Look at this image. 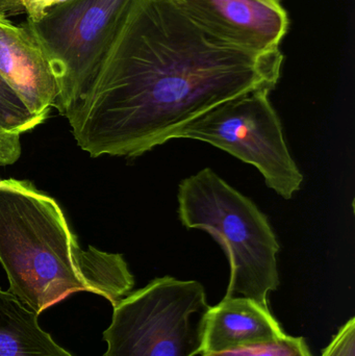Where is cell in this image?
Listing matches in <instances>:
<instances>
[{"label": "cell", "mask_w": 355, "mask_h": 356, "mask_svg": "<svg viewBox=\"0 0 355 356\" xmlns=\"http://www.w3.org/2000/svg\"><path fill=\"white\" fill-rule=\"evenodd\" d=\"M283 58L281 49L254 52L221 43L172 0H135L67 119L91 158H138L219 104L273 91Z\"/></svg>", "instance_id": "1"}, {"label": "cell", "mask_w": 355, "mask_h": 356, "mask_svg": "<svg viewBox=\"0 0 355 356\" xmlns=\"http://www.w3.org/2000/svg\"><path fill=\"white\" fill-rule=\"evenodd\" d=\"M0 265L8 292L38 316L79 292L114 307L135 286L122 255L81 248L58 203L27 180H0Z\"/></svg>", "instance_id": "2"}, {"label": "cell", "mask_w": 355, "mask_h": 356, "mask_svg": "<svg viewBox=\"0 0 355 356\" xmlns=\"http://www.w3.org/2000/svg\"><path fill=\"white\" fill-rule=\"evenodd\" d=\"M179 215L188 229L208 232L226 253L231 277L225 297L242 295L268 307L279 286V241L268 218L212 169L179 184Z\"/></svg>", "instance_id": "3"}, {"label": "cell", "mask_w": 355, "mask_h": 356, "mask_svg": "<svg viewBox=\"0 0 355 356\" xmlns=\"http://www.w3.org/2000/svg\"><path fill=\"white\" fill-rule=\"evenodd\" d=\"M113 307L104 356H196L204 351L210 305L196 280L156 278Z\"/></svg>", "instance_id": "4"}, {"label": "cell", "mask_w": 355, "mask_h": 356, "mask_svg": "<svg viewBox=\"0 0 355 356\" xmlns=\"http://www.w3.org/2000/svg\"><path fill=\"white\" fill-rule=\"evenodd\" d=\"M135 0H68L27 25L58 83L53 108L68 117L93 83Z\"/></svg>", "instance_id": "5"}, {"label": "cell", "mask_w": 355, "mask_h": 356, "mask_svg": "<svg viewBox=\"0 0 355 356\" xmlns=\"http://www.w3.org/2000/svg\"><path fill=\"white\" fill-rule=\"evenodd\" d=\"M269 94L258 90L219 104L185 125L174 139L206 142L252 165L267 186L289 200L302 188L304 175L290 154Z\"/></svg>", "instance_id": "6"}, {"label": "cell", "mask_w": 355, "mask_h": 356, "mask_svg": "<svg viewBox=\"0 0 355 356\" xmlns=\"http://www.w3.org/2000/svg\"><path fill=\"white\" fill-rule=\"evenodd\" d=\"M202 31L248 51L281 49L290 27L281 0H172Z\"/></svg>", "instance_id": "7"}, {"label": "cell", "mask_w": 355, "mask_h": 356, "mask_svg": "<svg viewBox=\"0 0 355 356\" xmlns=\"http://www.w3.org/2000/svg\"><path fill=\"white\" fill-rule=\"evenodd\" d=\"M0 77L33 114L48 117L58 95L53 67L27 23L0 10Z\"/></svg>", "instance_id": "8"}, {"label": "cell", "mask_w": 355, "mask_h": 356, "mask_svg": "<svg viewBox=\"0 0 355 356\" xmlns=\"http://www.w3.org/2000/svg\"><path fill=\"white\" fill-rule=\"evenodd\" d=\"M286 336L269 309L246 297H224L206 315L204 353H219L240 345Z\"/></svg>", "instance_id": "9"}, {"label": "cell", "mask_w": 355, "mask_h": 356, "mask_svg": "<svg viewBox=\"0 0 355 356\" xmlns=\"http://www.w3.org/2000/svg\"><path fill=\"white\" fill-rule=\"evenodd\" d=\"M0 356H73L42 330L35 312L0 289Z\"/></svg>", "instance_id": "10"}, {"label": "cell", "mask_w": 355, "mask_h": 356, "mask_svg": "<svg viewBox=\"0 0 355 356\" xmlns=\"http://www.w3.org/2000/svg\"><path fill=\"white\" fill-rule=\"evenodd\" d=\"M47 117L33 114L24 102L0 77V127L10 133L21 134L33 131Z\"/></svg>", "instance_id": "11"}, {"label": "cell", "mask_w": 355, "mask_h": 356, "mask_svg": "<svg viewBox=\"0 0 355 356\" xmlns=\"http://www.w3.org/2000/svg\"><path fill=\"white\" fill-rule=\"evenodd\" d=\"M201 356H314L302 337L286 334L283 338L240 345L219 353H204Z\"/></svg>", "instance_id": "12"}, {"label": "cell", "mask_w": 355, "mask_h": 356, "mask_svg": "<svg viewBox=\"0 0 355 356\" xmlns=\"http://www.w3.org/2000/svg\"><path fill=\"white\" fill-rule=\"evenodd\" d=\"M321 356H355V319L346 322Z\"/></svg>", "instance_id": "13"}, {"label": "cell", "mask_w": 355, "mask_h": 356, "mask_svg": "<svg viewBox=\"0 0 355 356\" xmlns=\"http://www.w3.org/2000/svg\"><path fill=\"white\" fill-rule=\"evenodd\" d=\"M66 1L68 0H8L0 6V10L4 13L6 8H21L23 12L26 13V20L35 21L41 18L50 8Z\"/></svg>", "instance_id": "14"}, {"label": "cell", "mask_w": 355, "mask_h": 356, "mask_svg": "<svg viewBox=\"0 0 355 356\" xmlns=\"http://www.w3.org/2000/svg\"><path fill=\"white\" fill-rule=\"evenodd\" d=\"M20 136L0 127V166L15 164L20 159Z\"/></svg>", "instance_id": "15"}, {"label": "cell", "mask_w": 355, "mask_h": 356, "mask_svg": "<svg viewBox=\"0 0 355 356\" xmlns=\"http://www.w3.org/2000/svg\"><path fill=\"white\" fill-rule=\"evenodd\" d=\"M6 1H8V0H0V6H1L2 4H3L4 2H6Z\"/></svg>", "instance_id": "16"}]
</instances>
